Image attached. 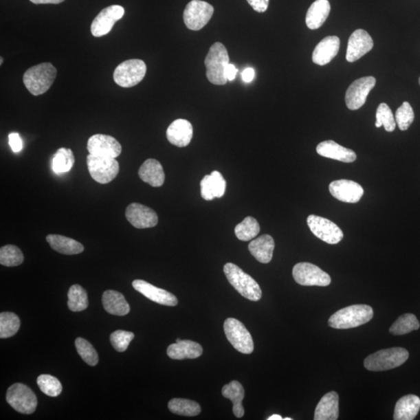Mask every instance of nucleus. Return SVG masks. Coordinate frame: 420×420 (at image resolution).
I'll use <instances>...</instances> for the list:
<instances>
[{"mask_svg":"<svg viewBox=\"0 0 420 420\" xmlns=\"http://www.w3.org/2000/svg\"><path fill=\"white\" fill-rule=\"evenodd\" d=\"M374 316L371 307L366 305H355L344 307L330 317L329 324L335 329H349L360 327L369 322Z\"/></svg>","mask_w":420,"mask_h":420,"instance_id":"obj_1","label":"nucleus"},{"mask_svg":"<svg viewBox=\"0 0 420 420\" xmlns=\"http://www.w3.org/2000/svg\"><path fill=\"white\" fill-rule=\"evenodd\" d=\"M56 75V67L50 63H45L28 69L23 74V81L30 93L39 96L49 90Z\"/></svg>","mask_w":420,"mask_h":420,"instance_id":"obj_2","label":"nucleus"},{"mask_svg":"<svg viewBox=\"0 0 420 420\" xmlns=\"http://www.w3.org/2000/svg\"><path fill=\"white\" fill-rule=\"evenodd\" d=\"M230 64L226 47L221 43H216L210 47L205 59L206 78L215 85H225L228 81L225 69Z\"/></svg>","mask_w":420,"mask_h":420,"instance_id":"obj_3","label":"nucleus"},{"mask_svg":"<svg viewBox=\"0 0 420 420\" xmlns=\"http://www.w3.org/2000/svg\"><path fill=\"white\" fill-rule=\"evenodd\" d=\"M223 272L232 287L244 298L258 301L262 298V289L253 278L233 263L224 265Z\"/></svg>","mask_w":420,"mask_h":420,"instance_id":"obj_4","label":"nucleus"},{"mask_svg":"<svg viewBox=\"0 0 420 420\" xmlns=\"http://www.w3.org/2000/svg\"><path fill=\"white\" fill-rule=\"evenodd\" d=\"M409 357V352L404 348L386 349L366 357L364 360V366L371 371L391 370L405 364Z\"/></svg>","mask_w":420,"mask_h":420,"instance_id":"obj_5","label":"nucleus"},{"mask_svg":"<svg viewBox=\"0 0 420 420\" xmlns=\"http://www.w3.org/2000/svg\"><path fill=\"white\" fill-rule=\"evenodd\" d=\"M87 164L92 179L100 184H108L120 173V164L115 158L89 155L87 157Z\"/></svg>","mask_w":420,"mask_h":420,"instance_id":"obj_6","label":"nucleus"},{"mask_svg":"<svg viewBox=\"0 0 420 420\" xmlns=\"http://www.w3.org/2000/svg\"><path fill=\"white\" fill-rule=\"evenodd\" d=\"M146 74V65L141 59H129L118 65L113 78L115 84L125 88L137 86L144 80Z\"/></svg>","mask_w":420,"mask_h":420,"instance_id":"obj_7","label":"nucleus"},{"mask_svg":"<svg viewBox=\"0 0 420 420\" xmlns=\"http://www.w3.org/2000/svg\"><path fill=\"white\" fill-rule=\"evenodd\" d=\"M5 399L13 409L22 414H32L36 410V395L25 384L16 383L10 386Z\"/></svg>","mask_w":420,"mask_h":420,"instance_id":"obj_8","label":"nucleus"},{"mask_svg":"<svg viewBox=\"0 0 420 420\" xmlns=\"http://www.w3.org/2000/svg\"><path fill=\"white\" fill-rule=\"evenodd\" d=\"M223 329L227 339L236 351L244 354H251L254 351L252 337L238 319L228 318L224 322Z\"/></svg>","mask_w":420,"mask_h":420,"instance_id":"obj_9","label":"nucleus"},{"mask_svg":"<svg viewBox=\"0 0 420 420\" xmlns=\"http://www.w3.org/2000/svg\"><path fill=\"white\" fill-rule=\"evenodd\" d=\"M293 276L301 286L327 287L331 283V277L318 266L309 263H300L293 269Z\"/></svg>","mask_w":420,"mask_h":420,"instance_id":"obj_10","label":"nucleus"},{"mask_svg":"<svg viewBox=\"0 0 420 420\" xmlns=\"http://www.w3.org/2000/svg\"><path fill=\"white\" fill-rule=\"evenodd\" d=\"M214 8L208 3L201 0H192L186 5L183 19L186 27L192 31H199L210 21Z\"/></svg>","mask_w":420,"mask_h":420,"instance_id":"obj_11","label":"nucleus"},{"mask_svg":"<svg viewBox=\"0 0 420 420\" xmlns=\"http://www.w3.org/2000/svg\"><path fill=\"white\" fill-rule=\"evenodd\" d=\"M307 223L311 232L325 243L336 245L343 239L342 230L328 219L310 215L307 219Z\"/></svg>","mask_w":420,"mask_h":420,"instance_id":"obj_12","label":"nucleus"},{"mask_svg":"<svg viewBox=\"0 0 420 420\" xmlns=\"http://www.w3.org/2000/svg\"><path fill=\"white\" fill-rule=\"evenodd\" d=\"M375 85L376 79L374 76H364L352 82L346 93L347 108L353 111L362 108Z\"/></svg>","mask_w":420,"mask_h":420,"instance_id":"obj_13","label":"nucleus"},{"mask_svg":"<svg viewBox=\"0 0 420 420\" xmlns=\"http://www.w3.org/2000/svg\"><path fill=\"white\" fill-rule=\"evenodd\" d=\"M125 10L120 5H112L100 12L94 19L91 31L94 37L100 38L108 34L115 23L122 19Z\"/></svg>","mask_w":420,"mask_h":420,"instance_id":"obj_14","label":"nucleus"},{"mask_svg":"<svg viewBox=\"0 0 420 420\" xmlns=\"http://www.w3.org/2000/svg\"><path fill=\"white\" fill-rule=\"evenodd\" d=\"M87 151L90 155L116 158L121 155L122 148L120 142L104 134H96L88 140Z\"/></svg>","mask_w":420,"mask_h":420,"instance_id":"obj_15","label":"nucleus"},{"mask_svg":"<svg viewBox=\"0 0 420 420\" xmlns=\"http://www.w3.org/2000/svg\"><path fill=\"white\" fill-rule=\"evenodd\" d=\"M329 192L334 198L347 203H358L364 192L358 183L346 179L331 182Z\"/></svg>","mask_w":420,"mask_h":420,"instance_id":"obj_16","label":"nucleus"},{"mask_svg":"<svg viewBox=\"0 0 420 420\" xmlns=\"http://www.w3.org/2000/svg\"><path fill=\"white\" fill-rule=\"evenodd\" d=\"M374 47L371 35L363 29L355 31L349 39L346 58L349 63H354L368 53Z\"/></svg>","mask_w":420,"mask_h":420,"instance_id":"obj_17","label":"nucleus"},{"mask_svg":"<svg viewBox=\"0 0 420 420\" xmlns=\"http://www.w3.org/2000/svg\"><path fill=\"white\" fill-rule=\"evenodd\" d=\"M127 221L137 229L155 227L158 217L155 210L140 203L130 204L126 210Z\"/></svg>","mask_w":420,"mask_h":420,"instance_id":"obj_18","label":"nucleus"},{"mask_svg":"<svg viewBox=\"0 0 420 420\" xmlns=\"http://www.w3.org/2000/svg\"><path fill=\"white\" fill-rule=\"evenodd\" d=\"M133 287L135 291L145 296L147 299L159 305L174 307L179 303L174 294L165 291V289L155 287L144 280H134Z\"/></svg>","mask_w":420,"mask_h":420,"instance_id":"obj_19","label":"nucleus"},{"mask_svg":"<svg viewBox=\"0 0 420 420\" xmlns=\"http://www.w3.org/2000/svg\"><path fill=\"white\" fill-rule=\"evenodd\" d=\"M340 40L337 36H328L319 43L313 52L312 61L319 66L329 63L338 54Z\"/></svg>","mask_w":420,"mask_h":420,"instance_id":"obj_20","label":"nucleus"},{"mask_svg":"<svg viewBox=\"0 0 420 420\" xmlns=\"http://www.w3.org/2000/svg\"><path fill=\"white\" fill-rule=\"evenodd\" d=\"M319 155L344 163L356 161L357 155L353 151L335 143L333 140L322 142L316 148Z\"/></svg>","mask_w":420,"mask_h":420,"instance_id":"obj_21","label":"nucleus"},{"mask_svg":"<svg viewBox=\"0 0 420 420\" xmlns=\"http://www.w3.org/2000/svg\"><path fill=\"white\" fill-rule=\"evenodd\" d=\"M201 196L210 201L215 198H221L226 191L227 182L219 171H212L211 175H206L200 183Z\"/></svg>","mask_w":420,"mask_h":420,"instance_id":"obj_22","label":"nucleus"},{"mask_svg":"<svg viewBox=\"0 0 420 420\" xmlns=\"http://www.w3.org/2000/svg\"><path fill=\"white\" fill-rule=\"evenodd\" d=\"M167 138L170 143L179 147L187 146L192 139L193 128L190 122L177 120L167 129Z\"/></svg>","mask_w":420,"mask_h":420,"instance_id":"obj_23","label":"nucleus"},{"mask_svg":"<svg viewBox=\"0 0 420 420\" xmlns=\"http://www.w3.org/2000/svg\"><path fill=\"white\" fill-rule=\"evenodd\" d=\"M203 349L198 342L181 340L168 346V356L173 360L197 359L203 354Z\"/></svg>","mask_w":420,"mask_h":420,"instance_id":"obj_24","label":"nucleus"},{"mask_svg":"<svg viewBox=\"0 0 420 420\" xmlns=\"http://www.w3.org/2000/svg\"><path fill=\"white\" fill-rule=\"evenodd\" d=\"M140 179L153 187H161L165 181V174L161 163L155 159H148L139 170Z\"/></svg>","mask_w":420,"mask_h":420,"instance_id":"obj_25","label":"nucleus"},{"mask_svg":"<svg viewBox=\"0 0 420 420\" xmlns=\"http://www.w3.org/2000/svg\"><path fill=\"white\" fill-rule=\"evenodd\" d=\"M275 247V242L273 238L269 234H264L259 238L253 240L248 250L256 258L257 261L261 263L267 264L273 258Z\"/></svg>","mask_w":420,"mask_h":420,"instance_id":"obj_26","label":"nucleus"},{"mask_svg":"<svg viewBox=\"0 0 420 420\" xmlns=\"http://www.w3.org/2000/svg\"><path fill=\"white\" fill-rule=\"evenodd\" d=\"M339 412V395L335 392H330L318 402L313 419L336 420Z\"/></svg>","mask_w":420,"mask_h":420,"instance_id":"obj_27","label":"nucleus"},{"mask_svg":"<svg viewBox=\"0 0 420 420\" xmlns=\"http://www.w3.org/2000/svg\"><path fill=\"white\" fill-rule=\"evenodd\" d=\"M331 11L328 0H316L313 2L306 15V25L311 30L321 27L327 20Z\"/></svg>","mask_w":420,"mask_h":420,"instance_id":"obj_28","label":"nucleus"},{"mask_svg":"<svg viewBox=\"0 0 420 420\" xmlns=\"http://www.w3.org/2000/svg\"><path fill=\"white\" fill-rule=\"evenodd\" d=\"M420 410V399L417 395H407L401 398L395 405V420H412Z\"/></svg>","mask_w":420,"mask_h":420,"instance_id":"obj_29","label":"nucleus"},{"mask_svg":"<svg viewBox=\"0 0 420 420\" xmlns=\"http://www.w3.org/2000/svg\"><path fill=\"white\" fill-rule=\"evenodd\" d=\"M102 304L104 310L111 315L125 316L130 311V307L123 294L111 289L103 294Z\"/></svg>","mask_w":420,"mask_h":420,"instance_id":"obj_30","label":"nucleus"},{"mask_svg":"<svg viewBox=\"0 0 420 420\" xmlns=\"http://www.w3.org/2000/svg\"><path fill=\"white\" fill-rule=\"evenodd\" d=\"M46 241L53 250L67 256L80 254L85 251V247L80 242L63 235L49 234L46 236Z\"/></svg>","mask_w":420,"mask_h":420,"instance_id":"obj_31","label":"nucleus"},{"mask_svg":"<svg viewBox=\"0 0 420 420\" xmlns=\"http://www.w3.org/2000/svg\"><path fill=\"white\" fill-rule=\"evenodd\" d=\"M222 395L225 398L233 402V412L236 417L241 418L245 415L242 401L245 397V389L241 383L233 381L222 388Z\"/></svg>","mask_w":420,"mask_h":420,"instance_id":"obj_32","label":"nucleus"},{"mask_svg":"<svg viewBox=\"0 0 420 420\" xmlns=\"http://www.w3.org/2000/svg\"><path fill=\"white\" fill-rule=\"evenodd\" d=\"M75 157L72 150L60 148L52 158V168L56 174L67 173L73 168Z\"/></svg>","mask_w":420,"mask_h":420,"instance_id":"obj_33","label":"nucleus"},{"mask_svg":"<svg viewBox=\"0 0 420 420\" xmlns=\"http://www.w3.org/2000/svg\"><path fill=\"white\" fill-rule=\"evenodd\" d=\"M168 409L176 415L185 417H196L201 412L197 402L185 399H171L168 402Z\"/></svg>","mask_w":420,"mask_h":420,"instance_id":"obj_34","label":"nucleus"},{"mask_svg":"<svg viewBox=\"0 0 420 420\" xmlns=\"http://www.w3.org/2000/svg\"><path fill=\"white\" fill-rule=\"evenodd\" d=\"M67 297V305L70 311L79 312L87 309L89 305L87 293L78 284L69 288Z\"/></svg>","mask_w":420,"mask_h":420,"instance_id":"obj_35","label":"nucleus"},{"mask_svg":"<svg viewBox=\"0 0 420 420\" xmlns=\"http://www.w3.org/2000/svg\"><path fill=\"white\" fill-rule=\"evenodd\" d=\"M419 329V322L413 313H404L396 320L390 328V333L394 335H402L410 333Z\"/></svg>","mask_w":420,"mask_h":420,"instance_id":"obj_36","label":"nucleus"},{"mask_svg":"<svg viewBox=\"0 0 420 420\" xmlns=\"http://www.w3.org/2000/svg\"><path fill=\"white\" fill-rule=\"evenodd\" d=\"M21 327L19 316L13 312L0 313V338L8 339L16 335Z\"/></svg>","mask_w":420,"mask_h":420,"instance_id":"obj_37","label":"nucleus"},{"mask_svg":"<svg viewBox=\"0 0 420 420\" xmlns=\"http://www.w3.org/2000/svg\"><path fill=\"white\" fill-rule=\"evenodd\" d=\"M236 238L242 241H251L260 232V226L256 219L247 217L235 227Z\"/></svg>","mask_w":420,"mask_h":420,"instance_id":"obj_38","label":"nucleus"},{"mask_svg":"<svg viewBox=\"0 0 420 420\" xmlns=\"http://www.w3.org/2000/svg\"><path fill=\"white\" fill-rule=\"evenodd\" d=\"M23 254L19 247L8 245L0 250V264L7 267L19 266L23 262Z\"/></svg>","mask_w":420,"mask_h":420,"instance_id":"obj_39","label":"nucleus"},{"mask_svg":"<svg viewBox=\"0 0 420 420\" xmlns=\"http://www.w3.org/2000/svg\"><path fill=\"white\" fill-rule=\"evenodd\" d=\"M384 127L387 132H393L396 127L395 118L391 109L386 103H382L377 109L375 126Z\"/></svg>","mask_w":420,"mask_h":420,"instance_id":"obj_40","label":"nucleus"},{"mask_svg":"<svg viewBox=\"0 0 420 420\" xmlns=\"http://www.w3.org/2000/svg\"><path fill=\"white\" fill-rule=\"evenodd\" d=\"M37 384L41 391L50 397H57L63 391L61 382L54 376L41 375L38 377Z\"/></svg>","mask_w":420,"mask_h":420,"instance_id":"obj_41","label":"nucleus"},{"mask_svg":"<svg viewBox=\"0 0 420 420\" xmlns=\"http://www.w3.org/2000/svg\"><path fill=\"white\" fill-rule=\"evenodd\" d=\"M75 345L76 351L88 365L94 366L98 364V353L91 344V342L79 337L76 340Z\"/></svg>","mask_w":420,"mask_h":420,"instance_id":"obj_42","label":"nucleus"},{"mask_svg":"<svg viewBox=\"0 0 420 420\" xmlns=\"http://www.w3.org/2000/svg\"><path fill=\"white\" fill-rule=\"evenodd\" d=\"M395 122L401 131H406L412 125L415 118L412 106L409 102H404L396 111Z\"/></svg>","mask_w":420,"mask_h":420,"instance_id":"obj_43","label":"nucleus"},{"mask_svg":"<svg viewBox=\"0 0 420 420\" xmlns=\"http://www.w3.org/2000/svg\"><path fill=\"white\" fill-rule=\"evenodd\" d=\"M135 335L127 331L118 330L110 335V341L112 346L118 352L126 351L130 342L134 339Z\"/></svg>","mask_w":420,"mask_h":420,"instance_id":"obj_44","label":"nucleus"},{"mask_svg":"<svg viewBox=\"0 0 420 420\" xmlns=\"http://www.w3.org/2000/svg\"><path fill=\"white\" fill-rule=\"evenodd\" d=\"M9 144L12 151L15 153H19L23 149V141L20 135L16 133H10L9 135Z\"/></svg>","mask_w":420,"mask_h":420,"instance_id":"obj_45","label":"nucleus"},{"mask_svg":"<svg viewBox=\"0 0 420 420\" xmlns=\"http://www.w3.org/2000/svg\"><path fill=\"white\" fill-rule=\"evenodd\" d=\"M254 10L264 13L269 8V0H247Z\"/></svg>","mask_w":420,"mask_h":420,"instance_id":"obj_46","label":"nucleus"},{"mask_svg":"<svg viewBox=\"0 0 420 420\" xmlns=\"http://www.w3.org/2000/svg\"><path fill=\"white\" fill-rule=\"evenodd\" d=\"M239 70L235 67L234 65L230 63L226 67V69H225V74H226V78L229 81L234 80Z\"/></svg>","mask_w":420,"mask_h":420,"instance_id":"obj_47","label":"nucleus"},{"mask_svg":"<svg viewBox=\"0 0 420 420\" xmlns=\"http://www.w3.org/2000/svg\"><path fill=\"white\" fill-rule=\"evenodd\" d=\"M254 78V69L251 67L245 69L243 71V73H242V79H243V80L245 82H252Z\"/></svg>","mask_w":420,"mask_h":420,"instance_id":"obj_48","label":"nucleus"},{"mask_svg":"<svg viewBox=\"0 0 420 420\" xmlns=\"http://www.w3.org/2000/svg\"><path fill=\"white\" fill-rule=\"evenodd\" d=\"M30 1L34 4H58L65 0H30Z\"/></svg>","mask_w":420,"mask_h":420,"instance_id":"obj_49","label":"nucleus"},{"mask_svg":"<svg viewBox=\"0 0 420 420\" xmlns=\"http://www.w3.org/2000/svg\"><path fill=\"white\" fill-rule=\"evenodd\" d=\"M267 419L268 420H283V419L282 418L281 416L277 415V414H275V415L271 416Z\"/></svg>","mask_w":420,"mask_h":420,"instance_id":"obj_50","label":"nucleus"},{"mask_svg":"<svg viewBox=\"0 0 420 420\" xmlns=\"http://www.w3.org/2000/svg\"><path fill=\"white\" fill-rule=\"evenodd\" d=\"M283 419L284 420H293L292 418H284Z\"/></svg>","mask_w":420,"mask_h":420,"instance_id":"obj_51","label":"nucleus"},{"mask_svg":"<svg viewBox=\"0 0 420 420\" xmlns=\"http://www.w3.org/2000/svg\"><path fill=\"white\" fill-rule=\"evenodd\" d=\"M0 59H1V60H0V63H1V65H2L3 61V58L1 57V58H0Z\"/></svg>","mask_w":420,"mask_h":420,"instance_id":"obj_52","label":"nucleus"},{"mask_svg":"<svg viewBox=\"0 0 420 420\" xmlns=\"http://www.w3.org/2000/svg\"><path fill=\"white\" fill-rule=\"evenodd\" d=\"M181 340H180V339H177V340H176V342H180Z\"/></svg>","mask_w":420,"mask_h":420,"instance_id":"obj_53","label":"nucleus"},{"mask_svg":"<svg viewBox=\"0 0 420 420\" xmlns=\"http://www.w3.org/2000/svg\"><path fill=\"white\" fill-rule=\"evenodd\" d=\"M419 85H420V78H419Z\"/></svg>","mask_w":420,"mask_h":420,"instance_id":"obj_54","label":"nucleus"}]
</instances>
